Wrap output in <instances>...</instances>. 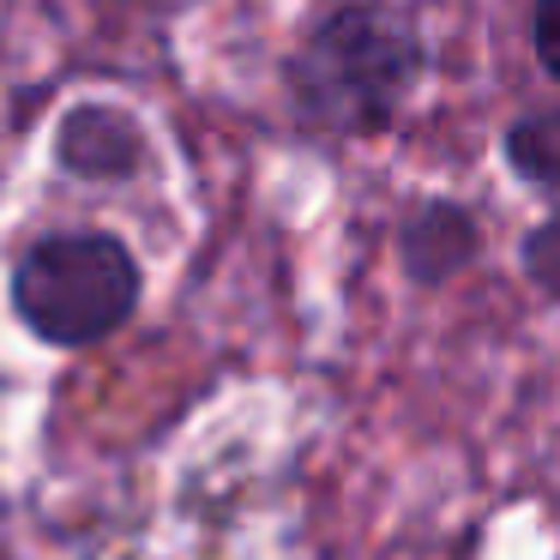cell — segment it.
<instances>
[{
	"label": "cell",
	"instance_id": "8992f818",
	"mask_svg": "<svg viewBox=\"0 0 560 560\" xmlns=\"http://www.w3.org/2000/svg\"><path fill=\"white\" fill-rule=\"evenodd\" d=\"M518 266H524V278H530L536 290L548 295V302H560V206L548 211V218L536 223L530 235H524Z\"/></svg>",
	"mask_w": 560,
	"mask_h": 560
},
{
	"label": "cell",
	"instance_id": "3957f363",
	"mask_svg": "<svg viewBox=\"0 0 560 560\" xmlns=\"http://www.w3.org/2000/svg\"><path fill=\"white\" fill-rule=\"evenodd\" d=\"M55 163H61L73 182H133L151 170V133L133 109L121 103H73V109L55 121Z\"/></svg>",
	"mask_w": 560,
	"mask_h": 560
},
{
	"label": "cell",
	"instance_id": "52a82bcc",
	"mask_svg": "<svg viewBox=\"0 0 560 560\" xmlns=\"http://www.w3.org/2000/svg\"><path fill=\"white\" fill-rule=\"evenodd\" d=\"M530 49L542 61V73L560 85V0H536L530 7Z\"/></svg>",
	"mask_w": 560,
	"mask_h": 560
},
{
	"label": "cell",
	"instance_id": "277c9868",
	"mask_svg": "<svg viewBox=\"0 0 560 560\" xmlns=\"http://www.w3.org/2000/svg\"><path fill=\"white\" fill-rule=\"evenodd\" d=\"M476 254H482V223L458 199H422L398 223V266L422 290H440V283L464 278L476 266Z\"/></svg>",
	"mask_w": 560,
	"mask_h": 560
},
{
	"label": "cell",
	"instance_id": "7a4b0ae2",
	"mask_svg": "<svg viewBox=\"0 0 560 560\" xmlns=\"http://www.w3.org/2000/svg\"><path fill=\"white\" fill-rule=\"evenodd\" d=\"M13 314L49 350H91L133 319L145 295L133 247L109 230H55L13 259Z\"/></svg>",
	"mask_w": 560,
	"mask_h": 560
},
{
	"label": "cell",
	"instance_id": "5b68a950",
	"mask_svg": "<svg viewBox=\"0 0 560 560\" xmlns=\"http://www.w3.org/2000/svg\"><path fill=\"white\" fill-rule=\"evenodd\" d=\"M500 151H506V170L518 175L524 187L560 199V103L524 109L518 121L500 133Z\"/></svg>",
	"mask_w": 560,
	"mask_h": 560
},
{
	"label": "cell",
	"instance_id": "6da1fadb",
	"mask_svg": "<svg viewBox=\"0 0 560 560\" xmlns=\"http://www.w3.org/2000/svg\"><path fill=\"white\" fill-rule=\"evenodd\" d=\"M428 73V37L392 0H338L283 61V103L314 139H380Z\"/></svg>",
	"mask_w": 560,
	"mask_h": 560
}]
</instances>
